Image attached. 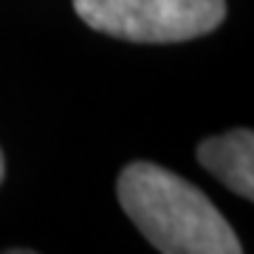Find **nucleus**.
<instances>
[{
	"label": "nucleus",
	"instance_id": "f257e3e1",
	"mask_svg": "<svg viewBox=\"0 0 254 254\" xmlns=\"http://www.w3.org/2000/svg\"><path fill=\"white\" fill-rule=\"evenodd\" d=\"M119 203L164 254H240L243 246L215 203L158 164H127L116 184Z\"/></svg>",
	"mask_w": 254,
	"mask_h": 254
},
{
	"label": "nucleus",
	"instance_id": "f03ea898",
	"mask_svg": "<svg viewBox=\"0 0 254 254\" xmlns=\"http://www.w3.org/2000/svg\"><path fill=\"white\" fill-rule=\"evenodd\" d=\"M85 26L130 43H187L223 23L226 0H73Z\"/></svg>",
	"mask_w": 254,
	"mask_h": 254
},
{
	"label": "nucleus",
	"instance_id": "7ed1b4c3",
	"mask_svg": "<svg viewBox=\"0 0 254 254\" xmlns=\"http://www.w3.org/2000/svg\"><path fill=\"white\" fill-rule=\"evenodd\" d=\"M198 161L226 190L252 200L254 195V136L237 127L223 136H212L198 144Z\"/></svg>",
	"mask_w": 254,
	"mask_h": 254
},
{
	"label": "nucleus",
	"instance_id": "20e7f679",
	"mask_svg": "<svg viewBox=\"0 0 254 254\" xmlns=\"http://www.w3.org/2000/svg\"><path fill=\"white\" fill-rule=\"evenodd\" d=\"M3 175H6V161H3V153H0V181H3Z\"/></svg>",
	"mask_w": 254,
	"mask_h": 254
}]
</instances>
